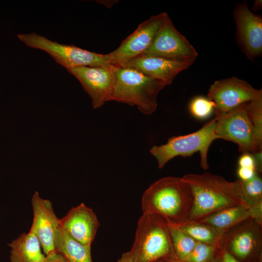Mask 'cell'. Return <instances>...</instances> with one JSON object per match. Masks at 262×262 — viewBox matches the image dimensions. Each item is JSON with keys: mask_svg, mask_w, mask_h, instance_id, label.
Instances as JSON below:
<instances>
[{"mask_svg": "<svg viewBox=\"0 0 262 262\" xmlns=\"http://www.w3.org/2000/svg\"><path fill=\"white\" fill-rule=\"evenodd\" d=\"M191 189L193 205L188 221H197L223 209L247 206L240 180L229 181L209 172L181 177Z\"/></svg>", "mask_w": 262, "mask_h": 262, "instance_id": "6da1fadb", "label": "cell"}, {"mask_svg": "<svg viewBox=\"0 0 262 262\" xmlns=\"http://www.w3.org/2000/svg\"><path fill=\"white\" fill-rule=\"evenodd\" d=\"M193 200L191 189L182 178L165 177L144 192L142 210L159 216L168 224L180 226L188 221Z\"/></svg>", "mask_w": 262, "mask_h": 262, "instance_id": "7a4b0ae2", "label": "cell"}, {"mask_svg": "<svg viewBox=\"0 0 262 262\" xmlns=\"http://www.w3.org/2000/svg\"><path fill=\"white\" fill-rule=\"evenodd\" d=\"M115 82L111 101L135 106L146 115L157 108V96L168 84L129 67L115 66Z\"/></svg>", "mask_w": 262, "mask_h": 262, "instance_id": "3957f363", "label": "cell"}, {"mask_svg": "<svg viewBox=\"0 0 262 262\" xmlns=\"http://www.w3.org/2000/svg\"><path fill=\"white\" fill-rule=\"evenodd\" d=\"M130 251L137 262H153L175 254L168 224L157 215L143 213Z\"/></svg>", "mask_w": 262, "mask_h": 262, "instance_id": "277c9868", "label": "cell"}, {"mask_svg": "<svg viewBox=\"0 0 262 262\" xmlns=\"http://www.w3.org/2000/svg\"><path fill=\"white\" fill-rule=\"evenodd\" d=\"M215 118L209 121L201 129L193 133L170 137L167 142L160 146H154L150 149L156 159L159 169L163 168L173 158L180 156L189 157L199 152L200 166L204 170L209 168L207 155L212 142L219 139L214 130Z\"/></svg>", "mask_w": 262, "mask_h": 262, "instance_id": "5b68a950", "label": "cell"}, {"mask_svg": "<svg viewBox=\"0 0 262 262\" xmlns=\"http://www.w3.org/2000/svg\"><path fill=\"white\" fill-rule=\"evenodd\" d=\"M17 37L26 46L45 51L67 70L82 66L112 65L108 54L97 53L72 45L60 44L35 33H20Z\"/></svg>", "mask_w": 262, "mask_h": 262, "instance_id": "8992f818", "label": "cell"}, {"mask_svg": "<svg viewBox=\"0 0 262 262\" xmlns=\"http://www.w3.org/2000/svg\"><path fill=\"white\" fill-rule=\"evenodd\" d=\"M219 246L242 262H261L262 225L252 218L224 233Z\"/></svg>", "mask_w": 262, "mask_h": 262, "instance_id": "52a82bcc", "label": "cell"}, {"mask_svg": "<svg viewBox=\"0 0 262 262\" xmlns=\"http://www.w3.org/2000/svg\"><path fill=\"white\" fill-rule=\"evenodd\" d=\"M247 103L228 112L214 114L216 135L219 139L235 143L242 153L259 151L255 144L253 128L246 112Z\"/></svg>", "mask_w": 262, "mask_h": 262, "instance_id": "ba28073f", "label": "cell"}, {"mask_svg": "<svg viewBox=\"0 0 262 262\" xmlns=\"http://www.w3.org/2000/svg\"><path fill=\"white\" fill-rule=\"evenodd\" d=\"M167 15L162 12L139 24L119 47L108 54L111 64L120 66L143 54L151 45Z\"/></svg>", "mask_w": 262, "mask_h": 262, "instance_id": "9c48e42d", "label": "cell"}, {"mask_svg": "<svg viewBox=\"0 0 262 262\" xmlns=\"http://www.w3.org/2000/svg\"><path fill=\"white\" fill-rule=\"evenodd\" d=\"M262 95L246 81L236 77L216 80L210 86L207 98L215 104L213 113L228 112Z\"/></svg>", "mask_w": 262, "mask_h": 262, "instance_id": "30bf717a", "label": "cell"}, {"mask_svg": "<svg viewBox=\"0 0 262 262\" xmlns=\"http://www.w3.org/2000/svg\"><path fill=\"white\" fill-rule=\"evenodd\" d=\"M115 66H82L67 70L81 83L91 98L94 109L111 101L115 82Z\"/></svg>", "mask_w": 262, "mask_h": 262, "instance_id": "8fae6325", "label": "cell"}, {"mask_svg": "<svg viewBox=\"0 0 262 262\" xmlns=\"http://www.w3.org/2000/svg\"><path fill=\"white\" fill-rule=\"evenodd\" d=\"M142 55L194 62L198 53L167 15L151 45Z\"/></svg>", "mask_w": 262, "mask_h": 262, "instance_id": "7c38bea8", "label": "cell"}, {"mask_svg": "<svg viewBox=\"0 0 262 262\" xmlns=\"http://www.w3.org/2000/svg\"><path fill=\"white\" fill-rule=\"evenodd\" d=\"M233 16L237 42L248 59L262 53V17L250 10L246 2L238 4Z\"/></svg>", "mask_w": 262, "mask_h": 262, "instance_id": "4fadbf2b", "label": "cell"}, {"mask_svg": "<svg viewBox=\"0 0 262 262\" xmlns=\"http://www.w3.org/2000/svg\"><path fill=\"white\" fill-rule=\"evenodd\" d=\"M33 219L30 231L38 238L46 256L55 252L54 239L59 227V218L51 201L41 197L35 191L32 197Z\"/></svg>", "mask_w": 262, "mask_h": 262, "instance_id": "5bb4252c", "label": "cell"}, {"mask_svg": "<svg viewBox=\"0 0 262 262\" xmlns=\"http://www.w3.org/2000/svg\"><path fill=\"white\" fill-rule=\"evenodd\" d=\"M94 211L82 203L60 219L59 227L80 243L91 246L99 226Z\"/></svg>", "mask_w": 262, "mask_h": 262, "instance_id": "9a60e30c", "label": "cell"}, {"mask_svg": "<svg viewBox=\"0 0 262 262\" xmlns=\"http://www.w3.org/2000/svg\"><path fill=\"white\" fill-rule=\"evenodd\" d=\"M194 62L142 55L120 66L135 69L147 76L162 80L168 85L180 72L187 69Z\"/></svg>", "mask_w": 262, "mask_h": 262, "instance_id": "2e32d148", "label": "cell"}, {"mask_svg": "<svg viewBox=\"0 0 262 262\" xmlns=\"http://www.w3.org/2000/svg\"><path fill=\"white\" fill-rule=\"evenodd\" d=\"M8 246L10 262H45L46 260L39 239L30 230L21 234Z\"/></svg>", "mask_w": 262, "mask_h": 262, "instance_id": "e0dca14e", "label": "cell"}, {"mask_svg": "<svg viewBox=\"0 0 262 262\" xmlns=\"http://www.w3.org/2000/svg\"><path fill=\"white\" fill-rule=\"evenodd\" d=\"M91 246L75 240L60 227L56 230L55 251L68 262H92Z\"/></svg>", "mask_w": 262, "mask_h": 262, "instance_id": "ac0fdd59", "label": "cell"}, {"mask_svg": "<svg viewBox=\"0 0 262 262\" xmlns=\"http://www.w3.org/2000/svg\"><path fill=\"white\" fill-rule=\"evenodd\" d=\"M249 218H252L250 208L247 206H238L219 211L197 221L211 226L223 234Z\"/></svg>", "mask_w": 262, "mask_h": 262, "instance_id": "d6986e66", "label": "cell"}, {"mask_svg": "<svg viewBox=\"0 0 262 262\" xmlns=\"http://www.w3.org/2000/svg\"><path fill=\"white\" fill-rule=\"evenodd\" d=\"M179 226L196 242L219 246L222 234L210 226L197 221H187Z\"/></svg>", "mask_w": 262, "mask_h": 262, "instance_id": "ffe728a7", "label": "cell"}, {"mask_svg": "<svg viewBox=\"0 0 262 262\" xmlns=\"http://www.w3.org/2000/svg\"><path fill=\"white\" fill-rule=\"evenodd\" d=\"M168 226L175 256L180 260L186 261L197 242L179 226L169 224Z\"/></svg>", "mask_w": 262, "mask_h": 262, "instance_id": "44dd1931", "label": "cell"}, {"mask_svg": "<svg viewBox=\"0 0 262 262\" xmlns=\"http://www.w3.org/2000/svg\"><path fill=\"white\" fill-rule=\"evenodd\" d=\"M246 112L254 130L255 146L262 150V95L248 102Z\"/></svg>", "mask_w": 262, "mask_h": 262, "instance_id": "7402d4cb", "label": "cell"}, {"mask_svg": "<svg viewBox=\"0 0 262 262\" xmlns=\"http://www.w3.org/2000/svg\"><path fill=\"white\" fill-rule=\"evenodd\" d=\"M242 183L243 194L249 207L262 202V179L260 174L256 173L252 179Z\"/></svg>", "mask_w": 262, "mask_h": 262, "instance_id": "603a6c76", "label": "cell"}, {"mask_svg": "<svg viewBox=\"0 0 262 262\" xmlns=\"http://www.w3.org/2000/svg\"><path fill=\"white\" fill-rule=\"evenodd\" d=\"M222 250L219 245L197 242L187 262H210Z\"/></svg>", "mask_w": 262, "mask_h": 262, "instance_id": "cb8c5ba5", "label": "cell"}, {"mask_svg": "<svg viewBox=\"0 0 262 262\" xmlns=\"http://www.w3.org/2000/svg\"><path fill=\"white\" fill-rule=\"evenodd\" d=\"M215 104L207 97L197 96L190 101L189 109L192 115L198 119L208 118L214 112Z\"/></svg>", "mask_w": 262, "mask_h": 262, "instance_id": "d4e9b609", "label": "cell"}, {"mask_svg": "<svg viewBox=\"0 0 262 262\" xmlns=\"http://www.w3.org/2000/svg\"><path fill=\"white\" fill-rule=\"evenodd\" d=\"M238 165L240 167L251 168L256 170L254 159L250 153H242L239 159Z\"/></svg>", "mask_w": 262, "mask_h": 262, "instance_id": "484cf974", "label": "cell"}, {"mask_svg": "<svg viewBox=\"0 0 262 262\" xmlns=\"http://www.w3.org/2000/svg\"><path fill=\"white\" fill-rule=\"evenodd\" d=\"M237 173L240 180L245 181L252 179L257 172L253 169L239 167Z\"/></svg>", "mask_w": 262, "mask_h": 262, "instance_id": "4316f807", "label": "cell"}, {"mask_svg": "<svg viewBox=\"0 0 262 262\" xmlns=\"http://www.w3.org/2000/svg\"><path fill=\"white\" fill-rule=\"evenodd\" d=\"M252 154L254 159L256 171L258 173L261 174L262 172V150L252 153Z\"/></svg>", "mask_w": 262, "mask_h": 262, "instance_id": "83f0119b", "label": "cell"}, {"mask_svg": "<svg viewBox=\"0 0 262 262\" xmlns=\"http://www.w3.org/2000/svg\"><path fill=\"white\" fill-rule=\"evenodd\" d=\"M66 259L61 255L54 252L46 256L45 262H66Z\"/></svg>", "mask_w": 262, "mask_h": 262, "instance_id": "f1b7e54d", "label": "cell"}, {"mask_svg": "<svg viewBox=\"0 0 262 262\" xmlns=\"http://www.w3.org/2000/svg\"><path fill=\"white\" fill-rule=\"evenodd\" d=\"M117 262H137L136 259L130 251L124 253Z\"/></svg>", "mask_w": 262, "mask_h": 262, "instance_id": "f546056e", "label": "cell"}, {"mask_svg": "<svg viewBox=\"0 0 262 262\" xmlns=\"http://www.w3.org/2000/svg\"><path fill=\"white\" fill-rule=\"evenodd\" d=\"M222 262H242L236 259L226 250L222 249Z\"/></svg>", "mask_w": 262, "mask_h": 262, "instance_id": "4dcf8cb0", "label": "cell"}, {"mask_svg": "<svg viewBox=\"0 0 262 262\" xmlns=\"http://www.w3.org/2000/svg\"><path fill=\"white\" fill-rule=\"evenodd\" d=\"M164 262H187L178 259L175 254L168 256L163 259Z\"/></svg>", "mask_w": 262, "mask_h": 262, "instance_id": "1f68e13d", "label": "cell"}, {"mask_svg": "<svg viewBox=\"0 0 262 262\" xmlns=\"http://www.w3.org/2000/svg\"><path fill=\"white\" fill-rule=\"evenodd\" d=\"M262 7V0H256L254 2V5L252 7V10L256 11L261 9Z\"/></svg>", "mask_w": 262, "mask_h": 262, "instance_id": "d6a6232c", "label": "cell"}, {"mask_svg": "<svg viewBox=\"0 0 262 262\" xmlns=\"http://www.w3.org/2000/svg\"><path fill=\"white\" fill-rule=\"evenodd\" d=\"M210 262H222V250L219 252Z\"/></svg>", "mask_w": 262, "mask_h": 262, "instance_id": "836d02e7", "label": "cell"}, {"mask_svg": "<svg viewBox=\"0 0 262 262\" xmlns=\"http://www.w3.org/2000/svg\"><path fill=\"white\" fill-rule=\"evenodd\" d=\"M98 2L106 5L108 7H109V6L111 7L116 3V0H100Z\"/></svg>", "mask_w": 262, "mask_h": 262, "instance_id": "e575fe53", "label": "cell"}, {"mask_svg": "<svg viewBox=\"0 0 262 262\" xmlns=\"http://www.w3.org/2000/svg\"><path fill=\"white\" fill-rule=\"evenodd\" d=\"M153 262H164L163 259H159V260H156L155 261H154Z\"/></svg>", "mask_w": 262, "mask_h": 262, "instance_id": "d590c367", "label": "cell"}, {"mask_svg": "<svg viewBox=\"0 0 262 262\" xmlns=\"http://www.w3.org/2000/svg\"><path fill=\"white\" fill-rule=\"evenodd\" d=\"M66 262H67V261H66Z\"/></svg>", "mask_w": 262, "mask_h": 262, "instance_id": "8d00e7d4", "label": "cell"}]
</instances>
